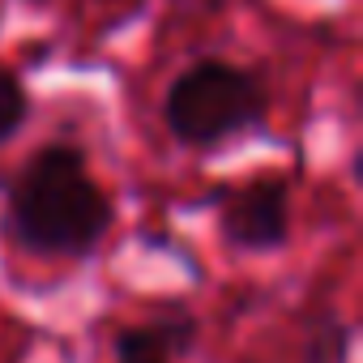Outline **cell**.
I'll list each match as a JSON object with an SVG mask.
<instances>
[{"label":"cell","instance_id":"obj_4","mask_svg":"<svg viewBox=\"0 0 363 363\" xmlns=\"http://www.w3.org/2000/svg\"><path fill=\"white\" fill-rule=\"evenodd\" d=\"M193 337H197V320L184 312H171L150 325H133L116 333V363H171V354L189 350Z\"/></svg>","mask_w":363,"mask_h":363},{"label":"cell","instance_id":"obj_2","mask_svg":"<svg viewBox=\"0 0 363 363\" xmlns=\"http://www.w3.org/2000/svg\"><path fill=\"white\" fill-rule=\"evenodd\" d=\"M265 107H269L265 86L248 69L201 60L171 82L162 116H167V128L184 145L210 150L240 133H252L265 120Z\"/></svg>","mask_w":363,"mask_h":363},{"label":"cell","instance_id":"obj_7","mask_svg":"<svg viewBox=\"0 0 363 363\" xmlns=\"http://www.w3.org/2000/svg\"><path fill=\"white\" fill-rule=\"evenodd\" d=\"M26 5H48V0H26Z\"/></svg>","mask_w":363,"mask_h":363},{"label":"cell","instance_id":"obj_3","mask_svg":"<svg viewBox=\"0 0 363 363\" xmlns=\"http://www.w3.org/2000/svg\"><path fill=\"white\" fill-rule=\"evenodd\" d=\"M218 231L235 252H274L291 240V189L282 175H252L223 193Z\"/></svg>","mask_w":363,"mask_h":363},{"label":"cell","instance_id":"obj_5","mask_svg":"<svg viewBox=\"0 0 363 363\" xmlns=\"http://www.w3.org/2000/svg\"><path fill=\"white\" fill-rule=\"evenodd\" d=\"M30 116V99H26V86L9 73V69H0V145H5L9 137L22 133Z\"/></svg>","mask_w":363,"mask_h":363},{"label":"cell","instance_id":"obj_6","mask_svg":"<svg viewBox=\"0 0 363 363\" xmlns=\"http://www.w3.org/2000/svg\"><path fill=\"white\" fill-rule=\"evenodd\" d=\"M350 350V333L342 320H320L303 346V363H342Z\"/></svg>","mask_w":363,"mask_h":363},{"label":"cell","instance_id":"obj_1","mask_svg":"<svg viewBox=\"0 0 363 363\" xmlns=\"http://www.w3.org/2000/svg\"><path fill=\"white\" fill-rule=\"evenodd\" d=\"M5 223L35 257H90L111 231V197L86 171L82 150L43 145L13 179Z\"/></svg>","mask_w":363,"mask_h":363}]
</instances>
